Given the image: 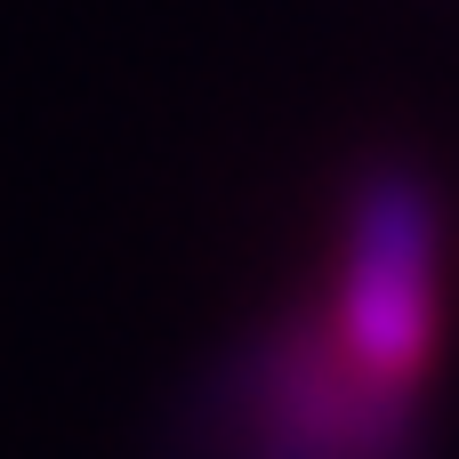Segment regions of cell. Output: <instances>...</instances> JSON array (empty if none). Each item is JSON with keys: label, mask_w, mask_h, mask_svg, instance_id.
<instances>
[{"label": "cell", "mask_w": 459, "mask_h": 459, "mask_svg": "<svg viewBox=\"0 0 459 459\" xmlns=\"http://www.w3.org/2000/svg\"><path fill=\"white\" fill-rule=\"evenodd\" d=\"M436 194L411 169H371L347 210L339 258V347L395 395L428 379L436 355Z\"/></svg>", "instance_id": "6da1fadb"}]
</instances>
